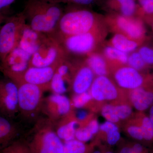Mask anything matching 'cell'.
<instances>
[{
  "label": "cell",
  "instance_id": "6da1fadb",
  "mask_svg": "<svg viewBox=\"0 0 153 153\" xmlns=\"http://www.w3.org/2000/svg\"><path fill=\"white\" fill-rule=\"evenodd\" d=\"M102 17L84 7L67 5L54 34L56 39L91 32L105 25Z\"/></svg>",
  "mask_w": 153,
  "mask_h": 153
},
{
  "label": "cell",
  "instance_id": "7a4b0ae2",
  "mask_svg": "<svg viewBox=\"0 0 153 153\" xmlns=\"http://www.w3.org/2000/svg\"><path fill=\"white\" fill-rule=\"evenodd\" d=\"M23 12L27 24L33 30L52 35L63 16L64 8L60 3L47 0H27Z\"/></svg>",
  "mask_w": 153,
  "mask_h": 153
},
{
  "label": "cell",
  "instance_id": "3957f363",
  "mask_svg": "<svg viewBox=\"0 0 153 153\" xmlns=\"http://www.w3.org/2000/svg\"><path fill=\"white\" fill-rule=\"evenodd\" d=\"M53 122L39 121L26 140L30 153H62L64 144L57 136Z\"/></svg>",
  "mask_w": 153,
  "mask_h": 153
},
{
  "label": "cell",
  "instance_id": "277c9868",
  "mask_svg": "<svg viewBox=\"0 0 153 153\" xmlns=\"http://www.w3.org/2000/svg\"><path fill=\"white\" fill-rule=\"evenodd\" d=\"M105 25L88 33L58 39L68 55H87L95 52L106 34Z\"/></svg>",
  "mask_w": 153,
  "mask_h": 153
},
{
  "label": "cell",
  "instance_id": "5b68a950",
  "mask_svg": "<svg viewBox=\"0 0 153 153\" xmlns=\"http://www.w3.org/2000/svg\"><path fill=\"white\" fill-rule=\"evenodd\" d=\"M27 24L24 12L6 19L0 30V57L1 61L18 46L23 28Z\"/></svg>",
  "mask_w": 153,
  "mask_h": 153
},
{
  "label": "cell",
  "instance_id": "8992f818",
  "mask_svg": "<svg viewBox=\"0 0 153 153\" xmlns=\"http://www.w3.org/2000/svg\"><path fill=\"white\" fill-rule=\"evenodd\" d=\"M19 88V111L22 116L31 118L41 110L45 88L27 82L17 84Z\"/></svg>",
  "mask_w": 153,
  "mask_h": 153
},
{
  "label": "cell",
  "instance_id": "52a82bcc",
  "mask_svg": "<svg viewBox=\"0 0 153 153\" xmlns=\"http://www.w3.org/2000/svg\"><path fill=\"white\" fill-rule=\"evenodd\" d=\"M67 54L59 41L48 35L38 51L32 55L30 66L44 67L55 66L67 58Z\"/></svg>",
  "mask_w": 153,
  "mask_h": 153
},
{
  "label": "cell",
  "instance_id": "ba28073f",
  "mask_svg": "<svg viewBox=\"0 0 153 153\" xmlns=\"http://www.w3.org/2000/svg\"><path fill=\"white\" fill-rule=\"evenodd\" d=\"M105 21L107 27L115 33L122 34L142 43L146 40V29L140 18L116 14L107 17Z\"/></svg>",
  "mask_w": 153,
  "mask_h": 153
},
{
  "label": "cell",
  "instance_id": "9c48e42d",
  "mask_svg": "<svg viewBox=\"0 0 153 153\" xmlns=\"http://www.w3.org/2000/svg\"><path fill=\"white\" fill-rule=\"evenodd\" d=\"M31 57L30 54L16 47L1 60L2 71L12 81L19 84L30 67Z\"/></svg>",
  "mask_w": 153,
  "mask_h": 153
},
{
  "label": "cell",
  "instance_id": "30bf717a",
  "mask_svg": "<svg viewBox=\"0 0 153 153\" xmlns=\"http://www.w3.org/2000/svg\"><path fill=\"white\" fill-rule=\"evenodd\" d=\"M111 74L120 89L128 91L144 86L153 79V76L143 74L128 65L112 67Z\"/></svg>",
  "mask_w": 153,
  "mask_h": 153
},
{
  "label": "cell",
  "instance_id": "8fae6325",
  "mask_svg": "<svg viewBox=\"0 0 153 153\" xmlns=\"http://www.w3.org/2000/svg\"><path fill=\"white\" fill-rule=\"evenodd\" d=\"M71 100L63 94H53L44 99L41 111L48 117V119L55 122L59 121L73 111Z\"/></svg>",
  "mask_w": 153,
  "mask_h": 153
},
{
  "label": "cell",
  "instance_id": "7c38bea8",
  "mask_svg": "<svg viewBox=\"0 0 153 153\" xmlns=\"http://www.w3.org/2000/svg\"><path fill=\"white\" fill-rule=\"evenodd\" d=\"M89 91L97 102L114 101L121 95L120 88L108 76H96Z\"/></svg>",
  "mask_w": 153,
  "mask_h": 153
},
{
  "label": "cell",
  "instance_id": "4fadbf2b",
  "mask_svg": "<svg viewBox=\"0 0 153 153\" xmlns=\"http://www.w3.org/2000/svg\"><path fill=\"white\" fill-rule=\"evenodd\" d=\"M1 109L9 116H14L19 111V88L14 81H1L0 85Z\"/></svg>",
  "mask_w": 153,
  "mask_h": 153
},
{
  "label": "cell",
  "instance_id": "5bb4252c",
  "mask_svg": "<svg viewBox=\"0 0 153 153\" xmlns=\"http://www.w3.org/2000/svg\"><path fill=\"white\" fill-rule=\"evenodd\" d=\"M58 65L44 67L30 66L22 76L20 83L25 82L34 84L46 90L50 88V82Z\"/></svg>",
  "mask_w": 153,
  "mask_h": 153
},
{
  "label": "cell",
  "instance_id": "9a60e30c",
  "mask_svg": "<svg viewBox=\"0 0 153 153\" xmlns=\"http://www.w3.org/2000/svg\"><path fill=\"white\" fill-rule=\"evenodd\" d=\"M77 68L74 69L73 67L74 72H72L70 84L74 94L88 91L96 77L93 71L85 62Z\"/></svg>",
  "mask_w": 153,
  "mask_h": 153
},
{
  "label": "cell",
  "instance_id": "2e32d148",
  "mask_svg": "<svg viewBox=\"0 0 153 153\" xmlns=\"http://www.w3.org/2000/svg\"><path fill=\"white\" fill-rule=\"evenodd\" d=\"M48 35L33 30L26 24L22 30L17 47L32 56L44 43Z\"/></svg>",
  "mask_w": 153,
  "mask_h": 153
},
{
  "label": "cell",
  "instance_id": "e0dca14e",
  "mask_svg": "<svg viewBox=\"0 0 153 153\" xmlns=\"http://www.w3.org/2000/svg\"><path fill=\"white\" fill-rule=\"evenodd\" d=\"M128 98L137 110L143 112L153 104V79L147 84L129 91Z\"/></svg>",
  "mask_w": 153,
  "mask_h": 153
},
{
  "label": "cell",
  "instance_id": "ac0fdd59",
  "mask_svg": "<svg viewBox=\"0 0 153 153\" xmlns=\"http://www.w3.org/2000/svg\"><path fill=\"white\" fill-rule=\"evenodd\" d=\"M58 121L55 127V131L63 142L75 139V133L78 128L77 126L79 124L76 120L75 113L72 111Z\"/></svg>",
  "mask_w": 153,
  "mask_h": 153
},
{
  "label": "cell",
  "instance_id": "d6986e66",
  "mask_svg": "<svg viewBox=\"0 0 153 153\" xmlns=\"http://www.w3.org/2000/svg\"><path fill=\"white\" fill-rule=\"evenodd\" d=\"M86 56L85 62L96 76H108L111 74V66L104 55L94 52Z\"/></svg>",
  "mask_w": 153,
  "mask_h": 153
},
{
  "label": "cell",
  "instance_id": "ffe728a7",
  "mask_svg": "<svg viewBox=\"0 0 153 153\" xmlns=\"http://www.w3.org/2000/svg\"><path fill=\"white\" fill-rule=\"evenodd\" d=\"M142 43L131 39L122 34L115 33L110 40L109 44L108 45L112 46L122 52L128 54L134 52Z\"/></svg>",
  "mask_w": 153,
  "mask_h": 153
},
{
  "label": "cell",
  "instance_id": "44dd1931",
  "mask_svg": "<svg viewBox=\"0 0 153 153\" xmlns=\"http://www.w3.org/2000/svg\"><path fill=\"white\" fill-rule=\"evenodd\" d=\"M16 131L8 120L3 117H0V144L1 149L6 147L14 142Z\"/></svg>",
  "mask_w": 153,
  "mask_h": 153
},
{
  "label": "cell",
  "instance_id": "7402d4cb",
  "mask_svg": "<svg viewBox=\"0 0 153 153\" xmlns=\"http://www.w3.org/2000/svg\"><path fill=\"white\" fill-rule=\"evenodd\" d=\"M103 55L111 67L127 64L128 55L112 46L108 45L105 47Z\"/></svg>",
  "mask_w": 153,
  "mask_h": 153
},
{
  "label": "cell",
  "instance_id": "603a6c76",
  "mask_svg": "<svg viewBox=\"0 0 153 153\" xmlns=\"http://www.w3.org/2000/svg\"><path fill=\"white\" fill-rule=\"evenodd\" d=\"M112 7L118 10L120 15L127 17H133L137 10L135 0H111Z\"/></svg>",
  "mask_w": 153,
  "mask_h": 153
},
{
  "label": "cell",
  "instance_id": "cb8c5ba5",
  "mask_svg": "<svg viewBox=\"0 0 153 153\" xmlns=\"http://www.w3.org/2000/svg\"><path fill=\"white\" fill-rule=\"evenodd\" d=\"M139 120L142 131L143 140L147 142L153 141V126L149 116L141 114Z\"/></svg>",
  "mask_w": 153,
  "mask_h": 153
},
{
  "label": "cell",
  "instance_id": "d4e9b609",
  "mask_svg": "<svg viewBox=\"0 0 153 153\" xmlns=\"http://www.w3.org/2000/svg\"><path fill=\"white\" fill-rule=\"evenodd\" d=\"M50 89L55 94H63L67 91L65 79L56 71L50 82Z\"/></svg>",
  "mask_w": 153,
  "mask_h": 153
},
{
  "label": "cell",
  "instance_id": "484cf974",
  "mask_svg": "<svg viewBox=\"0 0 153 153\" xmlns=\"http://www.w3.org/2000/svg\"><path fill=\"white\" fill-rule=\"evenodd\" d=\"M63 144V150L68 153H87V146L76 139L64 142Z\"/></svg>",
  "mask_w": 153,
  "mask_h": 153
},
{
  "label": "cell",
  "instance_id": "4316f807",
  "mask_svg": "<svg viewBox=\"0 0 153 153\" xmlns=\"http://www.w3.org/2000/svg\"><path fill=\"white\" fill-rule=\"evenodd\" d=\"M1 153H30L27 145L24 140L13 142L1 149Z\"/></svg>",
  "mask_w": 153,
  "mask_h": 153
},
{
  "label": "cell",
  "instance_id": "83f0119b",
  "mask_svg": "<svg viewBox=\"0 0 153 153\" xmlns=\"http://www.w3.org/2000/svg\"><path fill=\"white\" fill-rule=\"evenodd\" d=\"M71 100L73 108H81L90 104L93 99L88 91L80 94H74Z\"/></svg>",
  "mask_w": 153,
  "mask_h": 153
},
{
  "label": "cell",
  "instance_id": "f1b7e54d",
  "mask_svg": "<svg viewBox=\"0 0 153 153\" xmlns=\"http://www.w3.org/2000/svg\"><path fill=\"white\" fill-rule=\"evenodd\" d=\"M127 65L140 71L146 69L148 66L138 51L132 52L128 55Z\"/></svg>",
  "mask_w": 153,
  "mask_h": 153
},
{
  "label": "cell",
  "instance_id": "f546056e",
  "mask_svg": "<svg viewBox=\"0 0 153 153\" xmlns=\"http://www.w3.org/2000/svg\"><path fill=\"white\" fill-rule=\"evenodd\" d=\"M100 111L102 116L108 121L116 124L120 122V120L118 117L115 111L114 104H104L102 107Z\"/></svg>",
  "mask_w": 153,
  "mask_h": 153
},
{
  "label": "cell",
  "instance_id": "4dcf8cb0",
  "mask_svg": "<svg viewBox=\"0 0 153 153\" xmlns=\"http://www.w3.org/2000/svg\"><path fill=\"white\" fill-rule=\"evenodd\" d=\"M114 109L120 121L128 119L132 114L131 106L127 103L114 104Z\"/></svg>",
  "mask_w": 153,
  "mask_h": 153
},
{
  "label": "cell",
  "instance_id": "1f68e13d",
  "mask_svg": "<svg viewBox=\"0 0 153 153\" xmlns=\"http://www.w3.org/2000/svg\"><path fill=\"white\" fill-rule=\"evenodd\" d=\"M138 121L139 123H131L128 124L126 128V130L128 134L133 138L139 140H143V137L142 131L140 125L139 120Z\"/></svg>",
  "mask_w": 153,
  "mask_h": 153
},
{
  "label": "cell",
  "instance_id": "d6a6232c",
  "mask_svg": "<svg viewBox=\"0 0 153 153\" xmlns=\"http://www.w3.org/2000/svg\"><path fill=\"white\" fill-rule=\"evenodd\" d=\"M138 52L148 66L153 65V48L147 46L140 47Z\"/></svg>",
  "mask_w": 153,
  "mask_h": 153
},
{
  "label": "cell",
  "instance_id": "836d02e7",
  "mask_svg": "<svg viewBox=\"0 0 153 153\" xmlns=\"http://www.w3.org/2000/svg\"><path fill=\"white\" fill-rule=\"evenodd\" d=\"M94 136L85 126L78 127L75 133V139L83 143L90 140Z\"/></svg>",
  "mask_w": 153,
  "mask_h": 153
},
{
  "label": "cell",
  "instance_id": "e575fe53",
  "mask_svg": "<svg viewBox=\"0 0 153 153\" xmlns=\"http://www.w3.org/2000/svg\"><path fill=\"white\" fill-rule=\"evenodd\" d=\"M49 1L58 3H63L67 5L84 7L90 6L96 1L97 0H49Z\"/></svg>",
  "mask_w": 153,
  "mask_h": 153
},
{
  "label": "cell",
  "instance_id": "d590c367",
  "mask_svg": "<svg viewBox=\"0 0 153 153\" xmlns=\"http://www.w3.org/2000/svg\"><path fill=\"white\" fill-rule=\"evenodd\" d=\"M141 8L140 13L143 16L153 13V0H140Z\"/></svg>",
  "mask_w": 153,
  "mask_h": 153
},
{
  "label": "cell",
  "instance_id": "8d00e7d4",
  "mask_svg": "<svg viewBox=\"0 0 153 153\" xmlns=\"http://www.w3.org/2000/svg\"><path fill=\"white\" fill-rule=\"evenodd\" d=\"M107 141L108 144L113 146L116 144L120 138V134L119 129L113 130L106 133Z\"/></svg>",
  "mask_w": 153,
  "mask_h": 153
},
{
  "label": "cell",
  "instance_id": "74e56055",
  "mask_svg": "<svg viewBox=\"0 0 153 153\" xmlns=\"http://www.w3.org/2000/svg\"><path fill=\"white\" fill-rule=\"evenodd\" d=\"M85 126L94 135L98 132L100 131V125L98 120L95 118L91 117L85 124Z\"/></svg>",
  "mask_w": 153,
  "mask_h": 153
},
{
  "label": "cell",
  "instance_id": "f35d334b",
  "mask_svg": "<svg viewBox=\"0 0 153 153\" xmlns=\"http://www.w3.org/2000/svg\"><path fill=\"white\" fill-rule=\"evenodd\" d=\"M118 128V127L117 126L116 124L108 121H106L104 123L101 124L100 126V131H101L105 133L113 130Z\"/></svg>",
  "mask_w": 153,
  "mask_h": 153
},
{
  "label": "cell",
  "instance_id": "ab89813d",
  "mask_svg": "<svg viewBox=\"0 0 153 153\" xmlns=\"http://www.w3.org/2000/svg\"><path fill=\"white\" fill-rule=\"evenodd\" d=\"M16 0H0V9L3 10L6 8L8 7Z\"/></svg>",
  "mask_w": 153,
  "mask_h": 153
},
{
  "label": "cell",
  "instance_id": "60d3db41",
  "mask_svg": "<svg viewBox=\"0 0 153 153\" xmlns=\"http://www.w3.org/2000/svg\"><path fill=\"white\" fill-rule=\"evenodd\" d=\"M131 149L133 153H142L143 151V146L139 143L134 145Z\"/></svg>",
  "mask_w": 153,
  "mask_h": 153
},
{
  "label": "cell",
  "instance_id": "b9f144b4",
  "mask_svg": "<svg viewBox=\"0 0 153 153\" xmlns=\"http://www.w3.org/2000/svg\"><path fill=\"white\" fill-rule=\"evenodd\" d=\"M143 18L145 22L152 27L153 32V13L144 16Z\"/></svg>",
  "mask_w": 153,
  "mask_h": 153
},
{
  "label": "cell",
  "instance_id": "7bdbcfd3",
  "mask_svg": "<svg viewBox=\"0 0 153 153\" xmlns=\"http://www.w3.org/2000/svg\"><path fill=\"white\" fill-rule=\"evenodd\" d=\"M119 153H133L131 147H126L123 148Z\"/></svg>",
  "mask_w": 153,
  "mask_h": 153
},
{
  "label": "cell",
  "instance_id": "ee69618b",
  "mask_svg": "<svg viewBox=\"0 0 153 153\" xmlns=\"http://www.w3.org/2000/svg\"><path fill=\"white\" fill-rule=\"evenodd\" d=\"M149 110V117L153 126V104L150 107Z\"/></svg>",
  "mask_w": 153,
  "mask_h": 153
},
{
  "label": "cell",
  "instance_id": "f6af8a7d",
  "mask_svg": "<svg viewBox=\"0 0 153 153\" xmlns=\"http://www.w3.org/2000/svg\"><path fill=\"white\" fill-rule=\"evenodd\" d=\"M92 153H102L101 152H100L99 151H95L94 152H93Z\"/></svg>",
  "mask_w": 153,
  "mask_h": 153
},
{
  "label": "cell",
  "instance_id": "bcb514c9",
  "mask_svg": "<svg viewBox=\"0 0 153 153\" xmlns=\"http://www.w3.org/2000/svg\"><path fill=\"white\" fill-rule=\"evenodd\" d=\"M62 153H68L66 152V151H64V150H63V152H62Z\"/></svg>",
  "mask_w": 153,
  "mask_h": 153
},
{
  "label": "cell",
  "instance_id": "7dc6e473",
  "mask_svg": "<svg viewBox=\"0 0 153 153\" xmlns=\"http://www.w3.org/2000/svg\"><path fill=\"white\" fill-rule=\"evenodd\" d=\"M105 153H113L112 152H105Z\"/></svg>",
  "mask_w": 153,
  "mask_h": 153
},
{
  "label": "cell",
  "instance_id": "c3c4849f",
  "mask_svg": "<svg viewBox=\"0 0 153 153\" xmlns=\"http://www.w3.org/2000/svg\"><path fill=\"white\" fill-rule=\"evenodd\" d=\"M47 1H49V0H47Z\"/></svg>",
  "mask_w": 153,
  "mask_h": 153
}]
</instances>
